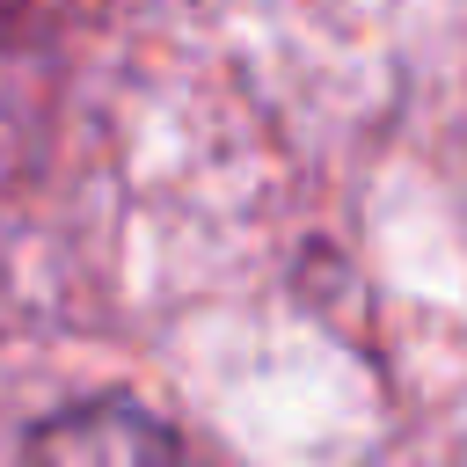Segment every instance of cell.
I'll return each instance as SVG.
<instances>
[{"label": "cell", "mask_w": 467, "mask_h": 467, "mask_svg": "<svg viewBox=\"0 0 467 467\" xmlns=\"http://www.w3.org/2000/svg\"><path fill=\"white\" fill-rule=\"evenodd\" d=\"M7 467H190V452L131 401H95L73 416H51L22 438Z\"/></svg>", "instance_id": "6da1fadb"}]
</instances>
